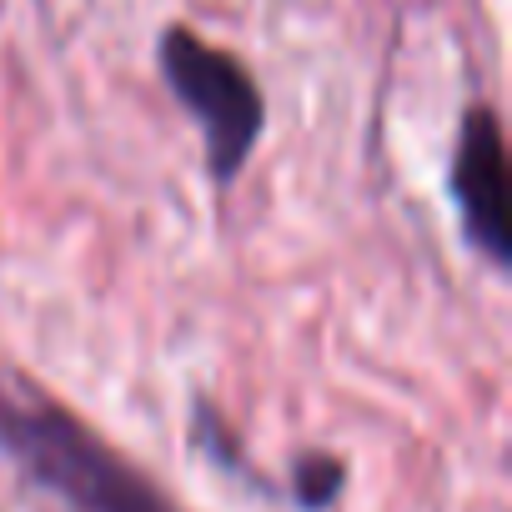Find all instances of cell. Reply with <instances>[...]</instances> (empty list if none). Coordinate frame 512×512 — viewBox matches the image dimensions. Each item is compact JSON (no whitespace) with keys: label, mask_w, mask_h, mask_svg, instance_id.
<instances>
[{"label":"cell","mask_w":512,"mask_h":512,"mask_svg":"<svg viewBox=\"0 0 512 512\" xmlns=\"http://www.w3.org/2000/svg\"><path fill=\"white\" fill-rule=\"evenodd\" d=\"M156 61H161V76L176 91V101L201 121L211 176L231 181L241 171V161L251 156L256 136H262V121H267L256 81L246 76V66L231 51H216L196 31H181V26L166 31Z\"/></svg>","instance_id":"2"},{"label":"cell","mask_w":512,"mask_h":512,"mask_svg":"<svg viewBox=\"0 0 512 512\" xmlns=\"http://www.w3.org/2000/svg\"><path fill=\"white\" fill-rule=\"evenodd\" d=\"M452 196L462 211V231L492 262H507V151L497 116L487 106L462 116V136L452 151Z\"/></svg>","instance_id":"3"},{"label":"cell","mask_w":512,"mask_h":512,"mask_svg":"<svg viewBox=\"0 0 512 512\" xmlns=\"http://www.w3.org/2000/svg\"><path fill=\"white\" fill-rule=\"evenodd\" d=\"M337 492H342V462H332V457L297 462V502L302 507H327Z\"/></svg>","instance_id":"4"},{"label":"cell","mask_w":512,"mask_h":512,"mask_svg":"<svg viewBox=\"0 0 512 512\" xmlns=\"http://www.w3.org/2000/svg\"><path fill=\"white\" fill-rule=\"evenodd\" d=\"M0 452H11L16 467L71 512H171V502L141 472H131L96 432L56 407L0 397Z\"/></svg>","instance_id":"1"}]
</instances>
